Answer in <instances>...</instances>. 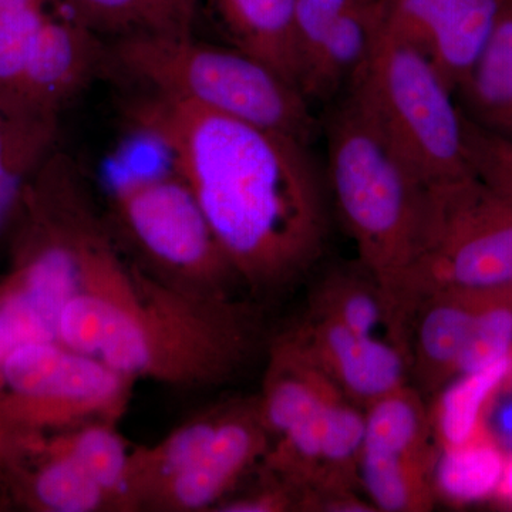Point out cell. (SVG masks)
<instances>
[{
  "label": "cell",
  "instance_id": "cell-1",
  "mask_svg": "<svg viewBox=\"0 0 512 512\" xmlns=\"http://www.w3.org/2000/svg\"><path fill=\"white\" fill-rule=\"evenodd\" d=\"M124 114L167 151L237 279L285 291L319 264L330 195L312 146L156 93L133 97Z\"/></svg>",
  "mask_w": 512,
  "mask_h": 512
},
{
  "label": "cell",
  "instance_id": "cell-2",
  "mask_svg": "<svg viewBox=\"0 0 512 512\" xmlns=\"http://www.w3.org/2000/svg\"><path fill=\"white\" fill-rule=\"evenodd\" d=\"M330 200L355 242L359 264L386 302L400 348L396 306L412 258L427 185L397 153L352 93L322 123Z\"/></svg>",
  "mask_w": 512,
  "mask_h": 512
},
{
  "label": "cell",
  "instance_id": "cell-3",
  "mask_svg": "<svg viewBox=\"0 0 512 512\" xmlns=\"http://www.w3.org/2000/svg\"><path fill=\"white\" fill-rule=\"evenodd\" d=\"M143 92L184 101L312 146L322 121L296 84L234 46L195 35L107 42L106 69Z\"/></svg>",
  "mask_w": 512,
  "mask_h": 512
},
{
  "label": "cell",
  "instance_id": "cell-4",
  "mask_svg": "<svg viewBox=\"0 0 512 512\" xmlns=\"http://www.w3.org/2000/svg\"><path fill=\"white\" fill-rule=\"evenodd\" d=\"M134 269L136 298L99 359L131 380L217 384L238 375L256 342L248 309L227 293L191 291Z\"/></svg>",
  "mask_w": 512,
  "mask_h": 512
},
{
  "label": "cell",
  "instance_id": "cell-5",
  "mask_svg": "<svg viewBox=\"0 0 512 512\" xmlns=\"http://www.w3.org/2000/svg\"><path fill=\"white\" fill-rule=\"evenodd\" d=\"M512 288V204L476 174L427 185L412 258L396 306L407 350L410 320L441 292L490 293Z\"/></svg>",
  "mask_w": 512,
  "mask_h": 512
},
{
  "label": "cell",
  "instance_id": "cell-6",
  "mask_svg": "<svg viewBox=\"0 0 512 512\" xmlns=\"http://www.w3.org/2000/svg\"><path fill=\"white\" fill-rule=\"evenodd\" d=\"M346 92L424 184L474 174L456 93L417 47L382 32L369 63Z\"/></svg>",
  "mask_w": 512,
  "mask_h": 512
},
{
  "label": "cell",
  "instance_id": "cell-7",
  "mask_svg": "<svg viewBox=\"0 0 512 512\" xmlns=\"http://www.w3.org/2000/svg\"><path fill=\"white\" fill-rule=\"evenodd\" d=\"M131 382L100 360L57 340H36L0 363V426L29 441L93 421H113Z\"/></svg>",
  "mask_w": 512,
  "mask_h": 512
},
{
  "label": "cell",
  "instance_id": "cell-8",
  "mask_svg": "<svg viewBox=\"0 0 512 512\" xmlns=\"http://www.w3.org/2000/svg\"><path fill=\"white\" fill-rule=\"evenodd\" d=\"M111 210L121 235L164 281L225 293L237 278L197 198L177 171L137 175L114 187Z\"/></svg>",
  "mask_w": 512,
  "mask_h": 512
},
{
  "label": "cell",
  "instance_id": "cell-9",
  "mask_svg": "<svg viewBox=\"0 0 512 512\" xmlns=\"http://www.w3.org/2000/svg\"><path fill=\"white\" fill-rule=\"evenodd\" d=\"M437 456L430 412L413 384L366 407L359 480L376 511L433 510Z\"/></svg>",
  "mask_w": 512,
  "mask_h": 512
},
{
  "label": "cell",
  "instance_id": "cell-10",
  "mask_svg": "<svg viewBox=\"0 0 512 512\" xmlns=\"http://www.w3.org/2000/svg\"><path fill=\"white\" fill-rule=\"evenodd\" d=\"M271 434L258 400L220 410L210 439L180 473L157 485L141 504L174 511H197L218 505L229 491L265 458Z\"/></svg>",
  "mask_w": 512,
  "mask_h": 512
},
{
  "label": "cell",
  "instance_id": "cell-11",
  "mask_svg": "<svg viewBox=\"0 0 512 512\" xmlns=\"http://www.w3.org/2000/svg\"><path fill=\"white\" fill-rule=\"evenodd\" d=\"M504 0H380L382 32L421 50L454 90L495 28Z\"/></svg>",
  "mask_w": 512,
  "mask_h": 512
},
{
  "label": "cell",
  "instance_id": "cell-12",
  "mask_svg": "<svg viewBox=\"0 0 512 512\" xmlns=\"http://www.w3.org/2000/svg\"><path fill=\"white\" fill-rule=\"evenodd\" d=\"M284 338L363 410L409 383L406 357L393 343L335 320L305 312Z\"/></svg>",
  "mask_w": 512,
  "mask_h": 512
},
{
  "label": "cell",
  "instance_id": "cell-13",
  "mask_svg": "<svg viewBox=\"0 0 512 512\" xmlns=\"http://www.w3.org/2000/svg\"><path fill=\"white\" fill-rule=\"evenodd\" d=\"M107 42L59 0L30 45L13 92L40 109L62 111L106 69Z\"/></svg>",
  "mask_w": 512,
  "mask_h": 512
},
{
  "label": "cell",
  "instance_id": "cell-14",
  "mask_svg": "<svg viewBox=\"0 0 512 512\" xmlns=\"http://www.w3.org/2000/svg\"><path fill=\"white\" fill-rule=\"evenodd\" d=\"M60 114L0 89V254L6 252L40 168L57 150Z\"/></svg>",
  "mask_w": 512,
  "mask_h": 512
},
{
  "label": "cell",
  "instance_id": "cell-15",
  "mask_svg": "<svg viewBox=\"0 0 512 512\" xmlns=\"http://www.w3.org/2000/svg\"><path fill=\"white\" fill-rule=\"evenodd\" d=\"M490 293H434L417 306L407 336V372L421 394L439 393L458 376V362Z\"/></svg>",
  "mask_w": 512,
  "mask_h": 512
},
{
  "label": "cell",
  "instance_id": "cell-16",
  "mask_svg": "<svg viewBox=\"0 0 512 512\" xmlns=\"http://www.w3.org/2000/svg\"><path fill=\"white\" fill-rule=\"evenodd\" d=\"M382 35L380 0H356L323 37L298 86L311 101L336 99L363 72Z\"/></svg>",
  "mask_w": 512,
  "mask_h": 512
},
{
  "label": "cell",
  "instance_id": "cell-17",
  "mask_svg": "<svg viewBox=\"0 0 512 512\" xmlns=\"http://www.w3.org/2000/svg\"><path fill=\"white\" fill-rule=\"evenodd\" d=\"M296 0H200L229 46L256 57L298 86Z\"/></svg>",
  "mask_w": 512,
  "mask_h": 512
},
{
  "label": "cell",
  "instance_id": "cell-18",
  "mask_svg": "<svg viewBox=\"0 0 512 512\" xmlns=\"http://www.w3.org/2000/svg\"><path fill=\"white\" fill-rule=\"evenodd\" d=\"M468 120L512 144V0H504L487 45L456 89Z\"/></svg>",
  "mask_w": 512,
  "mask_h": 512
},
{
  "label": "cell",
  "instance_id": "cell-19",
  "mask_svg": "<svg viewBox=\"0 0 512 512\" xmlns=\"http://www.w3.org/2000/svg\"><path fill=\"white\" fill-rule=\"evenodd\" d=\"M338 394L343 393L282 336L271 350L259 413L276 439Z\"/></svg>",
  "mask_w": 512,
  "mask_h": 512
},
{
  "label": "cell",
  "instance_id": "cell-20",
  "mask_svg": "<svg viewBox=\"0 0 512 512\" xmlns=\"http://www.w3.org/2000/svg\"><path fill=\"white\" fill-rule=\"evenodd\" d=\"M106 42L194 35L200 0H66Z\"/></svg>",
  "mask_w": 512,
  "mask_h": 512
},
{
  "label": "cell",
  "instance_id": "cell-21",
  "mask_svg": "<svg viewBox=\"0 0 512 512\" xmlns=\"http://www.w3.org/2000/svg\"><path fill=\"white\" fill-rule=\"evenodd\" d=\"M306 312L335 320L363 335L389 340L394 345L382 291L359 262L356 268L339 266L323 276L309 296Z\"/></svg>",
  "mask_w": 512,
  "mask_h": 512
},
{
  "label": "cell",
  "instance_id": "cell-22",
  "mask_svg": "<svg viewBox=\"0 0 512 512\" xmlns=\"http://www.w3.org/2000/svg\"><path fill=\"white\" fill-rule=\"evenodd\" d=\"M512 370V356L474 372L461 373L440 390L430 412L440 450L460 446L481 433L485 404Z\"/></svg>",
  "mask_w": 512,
  "mask_h": 512
},
{
  "label": "cell",
  "instance_id": "cell-23",
  "mask_svg": "<svg viewBox=\"0 0 512 512\" xmlns=\"http://www.w3.org/2000/svg\"><path fill=\"white\" fill-rule=\"evenodd\" d=\"M43 441L73 458L103 488L111 505L128 504L131 453L110 421H93Z\"/></svg>",
  "mask_w": 512,
  "mask_h": 512
},
{
  "label": "cell",
  "instance_id": "cell-24",
  "mask_svg": "<svg viewBox=\"0 0 512 512\" xmlns=\"http://www.w3.org/2000/svg\"><path fill=\"white\" fill-rule=\"evenodd\" d=\"M505 466L503 450L481 431L467 443L440 450L434 464V491L454 503L483 500L500 488Z\"/></svg>",
  "mask_w": 512,
  "mask_h": 512
},
{
  "label": "cell",
  "instance_id": "cell-25",
  "mask_svg": "<svg viewBox=\"0 0 512 512\" xmlns=\"http://www.w3.org/2000/svg\"><path fill=\"white\" fill-rule=\"evenodd\" d=\"M59 0H0V89L12 90L33 39Z\"/></svg>",
  "mask_w": 512,
  "mask_h": 512
},
{
  "label": "cell",
  "instance_id": "cell-26",
  "mask_svg": "<svg viewBox=\"0 0 512 512\" xmlns=\"http://www.w3.org/2000/svg\"><path fill=\"white\" fill-rule=\"evenodd\" d=\"M504 292L491 295L478 311L458 362V375L483 369L511 356L512 308L501 303Z\"/></svg>",
  "mask_w": 512,
  "mask_h": 512
},
{
  "label": "cell",
  "instance_id": "cell-27",
  "mask_svg": "<svg viewBox=\"0 0 512 512\" xmlns=\"http://www.w3.org/2000/svg\"><path fill=\"white\" fill-rule=\"evenodd\" d=\"M57 313L13 284L0 302V363L19 346L56 340Z\"/></svg>",
  "mask_w": 512,
  "mask_h": 512
},
{
  "label": "cell",
  "instance_id": "cell-28",
  "mask_svg": "<svg viewBox=\"0 0 512 512\" xmlns=\"http://www.w3.org/2000/svg\"><path fill=\"white\" fill-rule=\"evenodd\" d=\"M463 128L464 146L471 170L512 204V144L478 127L464 114Z\"/></svg>",
  "mask_w": 512,
  "mask_h": 512
},
{
  "label": "cell",
  "instance_id": "cell-29",
  "mask_svg": "<svg viewBox=\"0 0 512 512\" xmlns=\"http://www.w3.org/2000/svg\"><path fill=\"white\" fill-rule=\"evenodd\" d=\"M356 0H296L295 2V50L298 64V80L323 37ZM299 87V86H298Z\"/></svg>",
  "mask_w": 512,
  "mask_h": 512
},
{
  "label": "cell",
  "instance_id": "cell-30",
  "mask_svg": "<svg viewBox=\"0 0 512 512\" xmlns=\"http://www.w3.org/2000/svg\"><path fill=\"white\" fill-rule=\"evenodd\" d=\"M23 441L0 426V466L15 460L22 454Z\"/></svg>",
  "mask_w": 512,
  "mask_h": 512
},
{
  "label": "cell",
  "instance_id": "cell-31",
  "mask_svg": "<svg viewBox=\"0 0 512 512\" xmlns=\"http://www.w3.org/2000/svg\"><path fill=\"white\" fill-rule=\"evenodd\" d=\"M498 430L501 437L512 450V402L505 404L497 417Z\"/></svg>",
  "mask_w": 512,
  "mask_h": 512
},
{
  "label": "cell",
  "instance_id": "cell-32",
  "mask_svg": "<svg viewBox=\"0 0 512 512\" xmlns=\"http://www.w3.org/2000/svg\"><path fill=\"white\" fill-rule=\"evenodd\" d=\"M498 490L503 491L505 497L512 501V458L510 461H507L503 481H501V485Z\"/></svg>",
  "mask_w": 512,
  "mask_h": 512
},
{
  "label": "cell",
  "instance_id": "cell-33",
  "mask_svg": "<svg viewBox=\"0 0 512 512\" xmlns=\"http://www.w3.org/2000/svg\"><path fill=\"white\" fill-rule=\"evenodd\" d=\"M10 292V282L8 275H2L0 276V302L3 301V299L8 296V293Z\"/></svg>",
  "mask_w": 512,
  "mask_h": 512
}]
</instances>
